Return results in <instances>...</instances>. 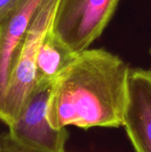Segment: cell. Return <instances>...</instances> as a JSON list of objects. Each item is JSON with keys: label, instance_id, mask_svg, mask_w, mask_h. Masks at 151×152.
Wrapping results in <instances>:
<instances>
[{"label": "cell", "instance_id": "30bf717a", "mask_svg": "<svg viewBox=\"0 0 151 152\" xmlns=\"http://www.w3.org/2000/svg\"><path fill=\"white\" fill-rule=\"evenodd\" d=\"M150 53H151V51H150Z\"/></svg>", "mask_w": 151, "mask_h": 152}, {"label": "cell", "instance_id": "9c48e42d", "mask_svg": "<svg viewBox=\"0 0 151 152\" xmlns=\"http://www.w3.org/2000/svg\"><path fill=\"white\" fill-rule=\"evenodd\" d=\"M22 0H0V25L16 10Z\"/></svg>", "mask_w": 151, "mask_h": 152}, {"label": "cell", "instance_id": "52a82bcc", "mask_svg": "<svg viewBox=\"0 0 151 152\" xmlns=\"http://www.w3.org/2000/svg\"><path fill=\"white\" fill-rule=\"evenodd\" d=\"M77 56L50 28L43 38L36 55L37 84H53Z\"/></svg>", "mask_w": 151, "mask_h": 152}, {"label": "cell", "instance_id": "3957f363", "mask_svg": "<svg viewBox=\"0 0 151 152\" xmlns=\"http://www.w3.org/2000/svg\"><path fill=\"white\" fill-rule=\"evenodd\" d=\"M120 0H59L51 29L73 53L86 50L103 32Z\"/></svg>", "mask_w": 151, "mask_h": 152}, {"label": "cell", "instance_id": "ba28073f", "mask_svg": "<svg viewBox=\"0 0 151 152\" xmlns=\"http://www.w3.org/2000/svg\"><path fill=\"white\" fill-rule=\"evenodd\" d=\"M0 152H46L25 147L16 142L7 133L0 134ZM66 152V151H64Z\"/></svg>", "mask_w": 151, "mask_h": 152}, {"label": "cell", "instance_id": "7a4b0ae2", "mask_svg": "<svg viewBox=\"0 0 151 152\" xmlns=\"http://www.w3.org/2000/svg\"><path fill=\"white\" fill-rule=\"evenodd\" d=\"M58 1L44 2L14 53L0 113V121L8 127L19 118L37 86L36 55L43 38L52 27Z\"/></svg>", "mask_w": 151, "mask_h": 152}, {"label": "cell", "instance_id": "277c9868", "mask_svg": "<svg viewBox=\"0 0 151 152\" xmlns=\"http://www.w3.org/2000/svg\"><path fill=\"white\" fill-rule=\"evenodd\" d=\"M53 84H37L19 118L8 127V134L18 143L46 152H64L69 139L65 128H54L47 116Z\"/></svg>", "mask_w": 151, "mask_h": 152}, {"label": "cell", "instance_id": "6da1fadb", "mask_svg": "<svg viewBox=\"0 0 151 152\" xmlns=\"http://www.w3.org/2000/svg\"><path fill=\"white\" fill-rule=\"evenodd\" d=\"M130 68L102 49L86 50L53 82L47 116L54 128L119 127L127 102Z\"/></svg>", "mask_w": 151, "mask_h": 152}, {"label": "cell", "instance_id": "8992f818", "mask_svg": "<svg viewBox=\"0 0 151 152\" xmlns=\"http://www.w3.org/2000/svg\"><path fill=\"white\" fill-rule=\"evenodd\" d=\"M45 0H22L0 25V113L6 93L14 53L34 16Z\"/></svg>", "mask_w": 151, "mask_h": 152}, {"label": "cell", "instance_id": "5b68a950", "mask_svg": "<svg viewBox=\"0 0 151 152\" xmlns=\"http://www.w3.org/2000/svg\"><path fill=\"white\" fill-rule=\"evenodd\" d=\"M123 126L135 152H151V71L130 69Z\"/></svg>", "mask_w": 151, "mask_h": 152}]
</instances>
